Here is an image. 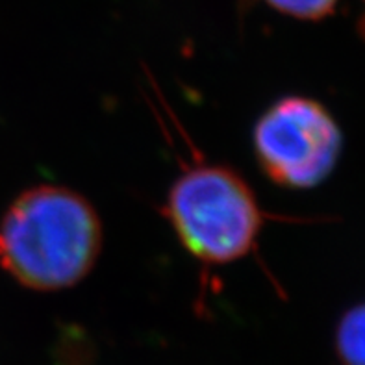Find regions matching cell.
Wrapping results in <instances>:
<instances>
[{
	"instance_id": "obj_3",
	"label": "cell",
	"mask_w": 365,
	"mask_h": 365,
	"mask_svg": "<svg viewBox=\"0 0 365 365\" xmlns=\"http://www.w3.org/2000/svg\"><path fill=\"white\" fill-rule=\"evenodd\" d=\"M341 150V128L314 98L284 97L256 120V160L267 178L287 190H312L327 180Z\"/></svg>"
},
{
	"instance_id": "obj_6",
	"label": "cell",
	"mask_w": 365,
	"mask_h": 365,
	"mask_svg": "<svg viewBox=\"0 0 365 365\" xmlns=\"http://www.w3.org/2000/svg\"><path fill=\"white\" fill-rule=\"evenodd\" d=\"M249 2H250V0H241V4H243V6H247Z\"/></svg>"
},
{
	"instance_id": "obj_2",
	"label": "cell",
	"mask_w": 365,
	"mask_h": 365,
	"mask_svg": "<svg viewBox=\"0 0 365 365\" xmlns=\"http://www.w3.org/2000/svg\"><path fill=\"white\" fill-rule=\"evenodd\" d=\"M163 215L204 267L250 255L267 219L249 184L230 167L213 163H197L173 182Z\"/></svg>"
},
{
	"instance_id": "obj_1",
	"label": "cell",
	"mask_w": 365,
	"mask_h": 365,
	"mask_svg": "<svg viewBox=\"0 0 365 365\" xmlns=\"http://www.w3.org/2000/svg\"><path fill=\"white\" fill-rule=\"evenodd\" d=\"M102 227L88 199L61 185L21 193L0 225V265L34 292H60L91 273Z\"/></svg>"
},
{
	"instance_id": "obj_4",
	"label": "cell",
	"mask_w": 365,
	"mask_h": 365,
	"mask_svg": "<svg viewBox=\"0 0 365 365\" xmlns=\"http://www.w3.org/2000/svg\"><path fill=\"white\" fill-rule=\"evenodd\" d=\"M336 352L343 365H365V302L351 308L339 321Z\"/></svg>"
},
{
	"instance_id": "obj_5",
	"label": "cell",
	"mask_w": 365,
	"mask_h": 365,
	"mask_svg": "<svg viewBox=\"0 0 365 365\" xmlns=\"http://www.w3.org/2000/svg\"><path fill=\"white\" fill-rule=\"evenodd\" d=\"M277 11L302 21H319L334 14L338 0H265Z\"/></svg>"
}]
</instances>
